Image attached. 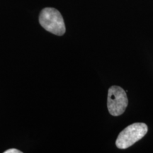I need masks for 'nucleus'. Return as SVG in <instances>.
<instances>
[{
	"label": "nucleus",
	"instance_id": "obj_2",
	"mask_svg": "<svg viewBox=\"0 0 153 153\" xmlns=\"http://www.w3.org/2000/svg\"><path fill=\"white\" fill-rule=\"evenodd\" d=\"M148 131V126L144 123L131 124L119 133L116 141V147L121 150L128 148L142 139Z\"/></svg>",
	"mask_w": 153,
	"mask_h": 153
},
{
	"label": "nucleus",
	"instance_id": "obj_3",
	"mask_svg": "<svg viewBox=\"0 0 153 153\" xmlns=\"http://www.w3.org/2000/svg\"><path fill=\"white\" fill-rule=\"evenodd\" d=\"M128 104L126 91L118 86H112L108 89L107 107L110 114L118 116L123 114Z\"/></svg>",
	"mask_w": 153,
	"mask_h": 153
},
{
	"label": "nucleus",
	"instance_id": "obj_1",
	"mask_svg": "<svg viewBox=\"0 0 153 153\" xmlns=\"http://www.w3.org/2000/svg\"><path fill=\"white\" fill-rule=\"evenodd\" d=\"M39 23L47 31L61 36L65 33V25L60 11L54 8L43 9L39 16Z\"/></svg>",
	"mask_w": 153,
	"mask_h": 153
},
{
	"label": "nucleus",
	"instance_id": "obj_4",
	"mask_svg": "<svg viewBox=\"0 0 153 153\" xmlns=\"http://www.w3.org/2000/svg\"><path fill=\"white\" fill-rule=\"evenodd\" d=\"M22 151H19V150H16V149H10V150H8L5 151L4 153H22Z\"/></svg>",
	"mask_w": 153,
	"mask_h": 153
}]
</instances>
